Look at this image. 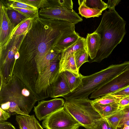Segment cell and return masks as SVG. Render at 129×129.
Returning a JSON list of instances; mask_svg holds the SVG:
<instances>
[{
  "label": "cell",
  "instance_id": "1",
  "mask_svg": "<svg viewBox=\"0 0 129 129\" xmlns=\"http://www.w3.org/2000/svg\"><path fill=\"white\" fill-rule=\"evenodd\" d=\"M75 24L65 21L36 17L25 35L19 50V57L41 61L58 40L75 31Z\"/></svg>",
  "mask_w": 129,
  "mask_h": 129
},
{
  "label": "cell",
  "instance_id": "2",
  "mask_svg": "<svg viewBox=\"0 0 129 129\" xmlns=\"http://www.w3.org/2000/svg\"><path fill=\"white\" fill-rule=\"evenodd\" d=\"M126 24L125 21L115 10L105 11L94 31L100 35L101 44L95 57L89 60V62L100 63L109 56L126 34Z\"/></svg>",
  "mask_w": 129,
  "mask_h": 129
},
{
  "label": "cell",
  "instance_id": "3",
  "mask_svg": "<svg viewBox=\"0 0 129 129\" xmlns=\"http://www.w3.org/2000/svg\"><path fill=\"white\" fill-rule=\"evenodd\" d=\"M129 67V61L112 64L107 68L92 74L83 76L79 86L74 90L63 96L66 100L74 99L88 98L93 91L107 83Z\"/></svg>",
  "mask_w": 129,
  "mask_h": 129
},
{
  "label": "cell",
  "instance_id": "4",
  "mask_svg": "<svg viewBox=\"0 0 129 129\" xmlns=\"http://www.w3.org/2000/svg\"><path fill=\"white\" fill-rule=\"evenodd\" d=\"M0 90V104L7 102L14 103L28 115L38 101L34 94L14 75L6 83L1 81Z\"/></svg>",
  "mask_w": 129,
  "mask_h": 129
},
{
  "label": "cell",
  "instance_id": "5",
  "mask_svg": "<svg viewBox=\"0 0 129 129\" xmlns=\"http://www.w3.org/2000/svg\"><path fill=\"white\" fill-rule=\"evenodd\" d=\"M88 98L74 99L66 100L63 107L81 125L86 129H92L97 120L102 117Z\"/></svg>",
  "mask_w": 129,
  "mask_h": 129
},
{
  "label": "cell",
  "instance_id": "6",
  "mask_svg": "<svg viewBox=\"0 0 129 129\" xmlns=\"http://www.w3.org/2000/svg\"><path fill=\"white\" fill-rule=\"evenodd\" d=\"M25 35L12 36L6 49L0 50V75L1 80L3 82H7L13 75L16 62L15 56Z\"/></svg>",
  "mask_w": 129,
  "mask_h": 129
},
{
  "label": "cell",
  "instance_id": "7",
  "mask_svg": "<svg viewBox=\"0 0 129 129\" xmlns=\"http://www.w3.org/2000/svg\"><path fill=\"white\" fill-rule=\"evenodd\" d=\"M60 57L51 62L36 83L35 94L38 101L50 96L51 85L59 73Z\"/></svg>",
  "mask_w": 129,
  "mask_h": 129
},
{
  "label": "cell",
  "instance_id": "8",
  "mask_svg": "<svg viewBox=\"0 0 129 129\" xmlns=\"http://www.w3.org/2000/svg\"><path fill=\"white\" fill-rule=\"evenodd\" d=\"M42 125L46 129H79L82 126L63 107L43 120Z\"/></svg>",
  "mask_w": 129,
  "mask_h": 129
},
{
  "label": "cell",
  "instance_id": "9",
  "mask_svg": "<svg viewBox=\"0 0 129 129\" xmlns=\"http://www.w3.org/2000/svg\"><path fill=\"white\" fill-rule=\"evenodd\" d=\"M39 14L45 18L65 21L75 25L83 21L73 9L65 7L52 6L42 8Z\"/></svg>",
  "mask_w": 129,
  "mask_h": 129
},
{
  "label": "cell",
  "instance_id": "10",
  "mask_svg": "<svg viewBox=\"0 0 129 129\" xmlns=\"http://www.w3.org/2000/svg\"><path fill=\"white\" fill-rule=\"evenodd\" d=\"M129 86V67L91 93L90 98L96 99L110 94Z\"/></svg>",
  "mask_w": 129,
  "mask_h": 129
},
{
  "label": "cell",
  "instance_id": "11",
  "mask_svg": "<svg viewBox=\"0 0 129 129\" xmlns=\"http://www.w3.org/2000/svg\"><path fill=\"white\" fill-rule=\"evenodd\" d=\"M0 50L6 49L11 40L14 26L11 22L7 14V8L1 0L0 2Z\"/></svg>",
  "mask_w": 129,
  "mask_h": 129
},
{
  "label": "cell",
  "instance_id": "12",
  "mask_svg": "<svg viewBox=\"0 0 129 129\" xmlns=\"http://www.w3.org/2000/svg\"><path fill=\"white\" fill-rule=\"evenodd\" d=\"M64 103V100L62 98L42 100L34 107V111L37 118L41 121L63 107Z\"/></svg>",
  "mask_w": 129,
  "mask_h": 129
},
{
  "label": "cell",
  "instance_id": "13",
  "mask_svg": "<svg viewBox=\"0 0 129 129\" xmlns=\"http://www.w3.org/2000/svg\"><path fill=\"white\" fill-rule=\"evenodd\" d=\"M71 92L63 74L61 73H59L51 85L50 97H63Z\"/></svg>",
  "mask_w": 129,
  "mask_h": 129
},
{
  "label": "cell",
  "instance_id": "14",
  "mask_svg": "<svg viewBox=\"0 0 129 129\" xmlns=\"http://www.w3.org/2000/svg\"><path fill=\"white\" fill-rule=\"evenodd\" d=\"M85 43L86 50L90 59H93L96 56L101 44L100 35L95 31L87 34Z\"/></svg>",
  "mask_w": 129,
  "mask_h": 129
},
{
  "label": "cell",
  "instance_id": "15",
  "mask_svg": "<svg viewBox=\"0 0 129 129\" xmlns=\"http://www.w3.org/2000/svg\"><path fill=\"white\" fill-rule=\"evenodd\" d=\"M16 120L20 129H44L34 115H17Z\"/></svg>",
  "mask_w": 129,
  "mask_h": 129
},
{
  "label": "cell",
  "instance_id": "16",
  "mask_svg": "<svg viewBox=\"0 0 129 129\" xmlns=\"http://www.w3.org/2000/svg\"><path fill=\"white\" fill-rule=\"evenodd\" d=\"M80 36L75 31L69 34L60 39L53 49L60 53L75 43Z\"/></svg>",
  "mask_w": 129,
  "mask_h": 129
},
{
  "label": "cell",
  "instance_id": "17",
  "mask_svg": "<svg viewBox=\"0 0 129 129\" xmlns=\"http://www.w3.org/2000/svg\"><path fill=\"white\" fill-rule=\"evenodd\" d=\"M93 106L102 117L106 118L116 113L121 108L118 102L107 105L92 104Z\"/></svg>",
  "mask_w": 129,
  "mask_h": 129
},
{
  "label": "cell",
  "instance_id": "18",
  "mask_svg": "<svg viewBox=\"0 0 129 129\" xmlns=\"http://www.w3.org/2000/svg\"><path fill=\"white\" fill-rule=\"evenodd\" d=\"M85 39L80 36L75 43L63 51L60 54V61L66 59L78 51L86 49Z\"/></svg>",
  "mask_w": 129,
  "mask_h": 129
},
{
  "label": "cell",
  "instance_id": "19",
  "mask_svg": "<svg viewBox=\"0 0 129 129\" xmlns=\"http://www.w3.org/2000/svg\"><path fill=\"white\" fill-rule=\"evenodd\" d=\"M71 92L76 89L80 84L83 75H78L71 72L64 71L61 72Z\"/></svg>",
  "mask_w": 129,
  "mask_h": 129
},
{
  "label": "cell",
  "instance_id": "20",
  "mask_svg": "<svg viewBox=\"0 0 129 129\" xmlns=\"http://www.w3.org/2000/svg\"><path fill=\"white\" fill-rule=\"evenodd\" d=\"M78 2L79 6L78 8L79 14L82 17L87 18L98 17L102 15V11L97 9L88 7L85 5L84 0H79Z\"/></svg>",
  "mask_w": 129,
  "mask_h": 129
},
{
  "label": "cell",
  "instance_id": "21",
  "mask_svg": "<svg viewBox=\"0 0 129 129\" xmlns=\"http://www.w3.org/2000/svg\"><path fill=\"white\" fill-rule=\"evenodd\" d=\"M68 71L78 75L80 74L77 69L75 62L74 54L59 62V72Z\"/></svg>",
  "mask_w": 129,
  "mask_h": 129
},
{
  "label": "cell",
  "instance_id": "22",
  "mask_svg": "<svg viewBox=\"0 0 129 129\" xmlns=\"http://www.w3.org/2000/svg\"><path fill=\"white\" fill-rule=\"evenodd\" d=\"M33 20L27 18L21 22L15 27L11 37L25 35L32 27Z\"/></svg>",
  "mask_w": 129,
  "mask_h": 129
},
{
  "label": "cell",
  "instance_id": "23",
  "mask_svg": "<svg viewBox=\"0 0 129 129\" xmlns=\"http://www.w3.org/2000/svg\"><path fill=\"white\" fill-rule=\"evenodd\" d=\"M60 53L58 51L53 49L47 54L40 64L39 68L40 75L51 62L60 56Z\"/></svg>",
  "mask_w": 129,
  "mask_h": 129
},
{
  "label": "cell",
  "instance_id": "24",
  "mask_svg": "<svg viewBox=\"0 0 129 129\" xmlns=\"http://www.w3.org/2000/svg\"><path fill=\"white\" fill-rule=\"evenodd\" d=\"M0 108L9 113L11 115L18 114L29 116L22 111L18 105L12 102H7L1 104Z\"/></svg>",
  "mask_w": 129,
  "mask_h": 129
},
{
  "label": "cell",
  "instance_id": "25",
  "mask_svg": "<svg viewBox=\"0 0 129 129\" xmlns=\"http://www.w3.org/2000/svg\"><path fill=\"white\" fill-rule=\"evenodd\" d=\"M7 8L8 16L15 27L27 18L16 10L10 8Z\"/></svg>",
  "mask_w": 129,
  "mask_h": 129
},
{
  "label": "cell",
  "instance_id": "26",
  "mask_svg": "<svg viewBox=\"0 0 129 129\" xmlns=\"http://www.w3.org/2000/svg\"><path fill=\"white\" fill-rule=\"evenodd\" d=\"M74 54L76 65L79 70L83 63L86 62H89L88 59L89 56L86 49L78 51Z\"/></svg>",
  "mask_w": 129,
  "mask_h": 129
},
{
  "label": "cell",
  "instance_id": "27",
  "mask_svg": "<svg viewBox=\"0 0 129 129\" xmlns=\"http://www.w3.org/2000/svg\"><path fill=\"white\" fill-rule=\"evenodd\" d=\"M123 115V112L121 108L114 114L105 118L109 124L114 129H117Z\"/></svg>",
  "mask_w": 129,
  "mask_h": 129
},
{
  "label": "cell",
  "instance_id": "28",
  "mask_svg": "<svg viewBox=\"0 0 129 129\" xmlns=\"http://www.w3.org/2000/svg\"><path fill=\"white\" fill-rule=\"evenodd\" d=\"M120 99L111 95L108 94L99 97L92 100V104H109L118 102Z\"/></svg>",
  "mask_w": 129,
  "mask_h": 129
},
{
  "label": "cell",
  "instance_id": "29",
  "mask_svg": "<svg viewBox=\"0 0 129 129\" xmlns=\"http://www.w3.org/2000/svg\"><path fill=\"white\" fill-rule=\"evenodd\" d=\"M17 1L34 7L38 9L50 6V0H16Z\"/></svg>",
  "mask_w": 129,
  "mask_h": 129
},
{
  "label": "cell",
  "instance_id": "30",
  "mask_svg": "<svg viewBox=\"0 0 129 129\" xmlns=\"http://www.w3.org/2000/svg\"><path fill=\"white\" fill-rule=\"evenodd\" d=\"M86 5L91 8L97 9L103 12L107 8L106 3L101 0H84Z\"/></svg>",
  "mask_w": 129,
  "mask_h": 129
},
{
  "label": "cell",
  "instance_id": "31",
  "mask_svg": "<svg viewBox=\"0 0 129 129\" xmlns=\"http://www.w3.org/2000/svg\"><path fill=\"white\" fill-rule=\"evenodd\" d=\"M9 8L16 10L27 18L33 19L36 17H39V10L38 9L31 10L15 8Z\"/></svg>",
  "mask_w": 129,
  "mask_h": 129
},
{
  "label": "cell",
  "instance_id": "32",
  "mask_svg": "<svg viewBox=\"0 0 129 129\" xmlns=\"http://www.w3.org/2000/svg\"><path fill=\"white\" fill-rule=\"evenodd\" d=\"M6 3L7 7L31 10L38 9L34 7L18 1L16 0H7L6 1Z\"/></svg>",
  "mask_w": 129,
  "mask_h": 129
},
{
  "label": "cell",
  "instance_id": "33",
  "mask_svg": "<svg viewBox=\"0 0 129 129\" xmlns=\"http://www.w3.org/2000/svg\"><path fill=\"white\" fill-rule=\"evenodd\" d=\"M50 1V6L65 7L73 9V3L72 0H51Z\"/></svg>",
  "mask_w": 129,
  "mask_h": 129
},
{
  "label": "cell",
  "instance_id": "34",
  "mask_svg": "<svg viewBox=\"0 0 129 129\" xmlns=\"http://www.w3.org/2000/svg\"><path fill=\"white\" fill-rule=\"evenodd\" d=\"M108 123L105 118L102 117L96 121L92 129H108Z\"/></svg>",
  "mask_w": 129,
  "mask_h": 129
},
{
  "label": "cell",
  "instance_id": "35",
  "mask_svg": "<svg viewBox=\"0 0 129 129\" xmlns=\"http://www.w3.org/2000/svg\"><path fill=\"white\" fill-rule=\"evenodd\" d=\"M109 94L120 99L129 96V86Z\"/></svg>",
  "mask_w": 129,
  "mask_h": 129
},
{
  "label": "cell",
  "instance_id": "36",
  "mask_svg": "<svg viewBox=\"0 0 129 129\" xmlns=\"http://www.w3.org/2000/svg\"><path fill=\"white\" fill-rule=\"evenodd\" d=\"M121 109L123 112V115L122 119L119 123L117 128H119L124 122L129 120V106L121 108Z\"/></svg>",
  "mask_w": 129,
  "mask_h": 129
},
{
  "label": "cell",
  "instance_id": "37",
  "mask_svg": "<svg viewBox=\"0 0 129 129\" xmlns=\"http://www.w3.org/2000/svg\"><path fill=\"white\" fill-rule=\"evenodd\" d=\"M11 115L9 113L0 108V123L7 120L10 117Z\"/></svg>",
  "mask_w": 129,
  "mask_h": 129
},
{
  "label": "cell",
  "instance_id": "38",
  "mask_svg": "<svg viewBox=\"0 0 129 129\" xmlns=\"http://www.w3.org/2000/svg\"><path fill=\"white\" fill-rule=\"evenodd\" d=\"M120 0H109L107 3V8L109 10H115V7L121 1Z\"/></svg>",
  "mask_w": 129,
  "mask_h": 129
},
{
  "label": "cell",
  "instance_id": "39",
  "mask_svg": "<svg viewBox=\"0 0 129 129\" xmlns=\"http://www.w3.org/2000/svg\"><path fill=\"white\" fill-rule=\"evenodd\" d=\"M118 103L121 108L129 106V96L121 99Z\"/></svg>",
  "mask_w": 129,
  "mask_h": 129
},
{
  "label": "cell",
  "instance_id": "40",
  "mask_svg": "<svg viewBox=\"0 0 129 129\" xmlns=\"http://www.w3.org/2000/svg\"><path fill=\"white\" fill-rule=\"evenodd\" d=\"M0 129H16L10 122L4 121L0 123Z\"/></svg>",
  "mask_w": 129,
  "mask_h": 129
},
{
  "label": "cell",
  "instance_id": "41",
  "mask_svg": "<svg viewBox=\"0 0 129 129\" xmlns=\"http://www.w3.org/2000/svg\"><path fill=\"white\" fill-rule=\"evenodd\" d=\"M124 126H129V120L124 122L120 126L119 128H121Z\"/></svg>",
  "mask_w": 129,
  "mask_h": 129
},
{
  "label": "cell",
  "instance_id": "42",
  "mask_svg": "<svg viewBox=\"0 0 129 129\" xmlns=\"http://www.w3.org/2000/svg\"><path fill=\"white\" fill-rule=\"evenodd\" d=\"M121 129H129V126H124L121 128Z\"/></svg>",
  "mask_w": 129,
  "mask_h": 129
},
{
  "label": "cell",
  "instance_id": "43",
  "mask_svg": "<svg viewBox=\"0 0 129 129\" xmlns=\"http://www.w3.org/2000/svg\"><path fill=\"white\" fill-rule=\"evenodd\" d=\"M108 129H114L108 123Z\"/></svg>",
  "mask_w": 129,
  "mask_h": 129
}]
</instances>
